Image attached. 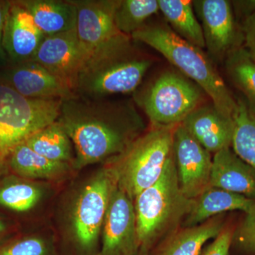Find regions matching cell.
I'll return each instance as SVG.
<instances>
[{"instance_id":"cell-1","label":"cell","mask_w":255,"mask_h":255,"mask_svg":"<svg viewBox=\"0 0 255 255\" xmlns=\"http://www.w3.org/2000/svg\"><path fill=\"white\" fill-rule=\"evenodd\" d=\"M58 122L73 142L78 168L114 157L134 140L133 107L75 95L63 100Z\"/></svg>"},{"instance_id":"cell-2","label":"cell","mask_w":255,"mask_h":255,"mask_svg":"<svg viewBox=\"0 0 255 255\" xmlns=\"http://www.w3.org/2000/svg\"><path fill=\"white\" fill-rule=\"evenodd\" d=\"M131 40L121 35L92 53L79 74L75 94L102 99L136 90L152 63L133 54Z\"/></svg>"},{"instance_id":"cell-3","label":"cell","mask_w":255,"mask_h":255,"mask_svg":"<svg viewBox=\"0 0 255 255\" xmlns=\"http://www.w3.org/2000/svg\"><path fill=\"white\" fill-rule=\"evenodd\" d=\"M131 38L160 53L187 78L195 82L221 113L233 118L237 102L203 49L183 39L170 27L163 25H145L134 32Z\"/></svg>"},{"instance_id":"cell-4","label":"cell","mask_w":255,"mask_h":255,"mask_svg":"<svg viewBox=\"0 0 255 255\" xmlns=\"http://www.w3.org/2000/svg\"><path fill=\"white\" fill-rule=\"evenodd\" d=\"M133 201L140 249L150 251L179 228L190 213L194 199L187 197L179 187L174 154L157 182Z\"/></svg>"},{"instance_id":"cell-5","label":"cell","mask_w":255,"mask_h":255,"mask_svg":"<svg viewBox=\"0 0 255 255\" xmlns=\"http://www.w3.org/2000/svg\"><path fill=\"white\" fill-rule=\"evenodd\" d=\"M177 126L152 125L150 130L135 137L123 152L111 158L108 167L117 185L132 200L157 182L173 155Z\"/></svg>"},{"instance_id":"cell-6","label":"cell","mask_w":255,"mask_h":255,"mask_svg":"<svg viewBox=\"0 0 255 255\" xmlns=\"http://www.w3.org/2000/svg\"><path fill=\"white\" fill-rule=\"evenodd\" d=\"M62 102L27 98L0 84V165L16 147L58 120Z\"/></svg>"},{"instance_id":"cell-7","label":"cell","mask_w":255,"mask_h":255,"mask_svg":"<svg viewBox=\"0 0 255 255\" xmlns=\"http://www.w3.org/2000/svg\"><path fill=\"white\" fill-rule=\"evenodd\" d=\"M202 90L177 74H164L142 100V107L152 125L176 126L197 107Z\"/></svg>"},{"instance_id":"cell-8","label":"cell","mask_w":255,"mask_h":255,"mask_svg":"<svg viewBox=\"0 0 255 255\" xmlns=\"http://www.w3.org/2000/svg\"><path fill=\"white\" fill-rule=\"evenodd\" d=\"M116 183L112 171L106 167L78 198L74 211V230L79 244L86 251H91L97 243Z\"/></svg>"},{"instance_id":"cell-9","label":"cell","mask_w":255,"mask_h":255,"mask_svg":"<svg viewBox=\"0 0 255 255\" xmlns=\"http://www.w3.org/2000/svg\"><path fill=\"white\" fill-rule=\"evenodd\" d=\"M102 247L99 255H137V237L134 201L116 183L103 224Z\"/></svg>"},{"instance_id":"cell-10","label":"cell","mask_w":255,"mask_h":255,"mask_svg":"<svg viewBox=\"0 0 255 255\" xmlns=\"http://www.w3.org/2000/svg\"><path fill=\"white\" fill-rule=\"evenodd\" d=\"M174 156L178 181L183 194L195 199L210 187L213 158L182 124L174 132Z\"/></svg>"},{"instance_id":"cell-11","label":"cell","mask_w":255,"mask_h":255,"mask_svg":"<svg viewBox=\"0 0 255 255\" xmlns=\"http://www.w3.org/2000/svg\"><path fill=\"white\" fill-rule=\"evenodd\" d=\"M192 4L200 18L205 48L213 58L222 59L241 46L243 33L236 23L231 1L200 0Z\"/></svg>"},{"instance_id":"cell-12","label":"cell","mask_w":255,"mask_h":255,"mask_svg":"<svg viewBox=\"0 0 255 255\" xmlns=\"http://www.w3.org/2000/svg\"><path fill=\"white\" fill-rule=\"evenodd\" d=\"M89 57L75 28L46 37L32 61L66 82L75 91L79 74Z\"/></svg>"},{"instance_id":"cell-13","label":"cell","mask_w":255,"mask_h":255,"mask_svg":"<svg viewBox=\"0 0 255 255\" xmlns=\"http://www.w3.org/2000/svg\"><path fill=\"white\" fill-rule=\"evenodd\" d=\"M77 8V33L89 55L124 34L117 29L114 13L118 0H72Z\"/></svg>"},{"instance_id":"cell-14","label":"cell","mask_w":255,"mask_h":255,"mask_svg":"<svg viewBox=\"0 0 255 255\" xmlns=\"http://www.w3.org/2000/svg\"><path fill=\"white\" fill-rule=\"evenodd\" d=\"M45 38L21 1H10L1 41L7 54L20 64L32 61Z\"/></svg>"},{"instance_id":"cell-15","label":"cell","mask_w":255,"mask_h":255,"mask_svg":"<svg viewBox=\"0 0 255 255\" xmlns=\"http://www.w3.org/2000/svg\"><path fill=\"white\" fill-rule=\"evenodd\" d=\"M9 79L10 87L27 98L63 101L77 95L69 84L34 61L20 64Z\"/></svg>"},{"instance_id":"cell-16","label":"cell","mask_w":255,"mask_h":255,"mask_svg":"<svg viewBox=\"0 0 255 255\" xmlns=\"http://www.w3.org/2000/svg\"><path fill=\"white\" fill-rule=\"evenodd\" d=\"M181 124L211 153L231 147L233 118L221 113L213 104L197 107Z\"/></svg>"},{"instance_id":"cell-17","label":"cell","mask_w":255,"mask_h":255,"mask_svg":"<svg viewBox=\"0 0 255 255\" xmlns=\"http://www.w3.org/2000/svg\"><path fill=\"white\" fill-rule=\"evenodd\" d=\"M210 187L255 201V169L231 147L223 149L213 157Z\"/></svg>"},{"instance_id":"cell-18","label":"cell","mask_w":255,"mask_h":255,"mask_svg":"<svg viewBox=\"0 0 255 255\" xmlns=\"http://www.w3.org/2000/svg\"><path fill=\"white\" fill-rule=\"evenodd\" d=\"M225 226L219 215L198 226L178 228L158 243L154 255H200L206 242L217 237Z\"/></svg>"},{"instance_id":"cell-19","label":"cell","mask_w":255,"mask_h":255,"mask_svg":"<svg viewBox=\"0 0 255 255\" xmlns=\"http://www.w3.org/2000/svg\"><path fill=\"white\" fill-rule=\"evenodd\" d=\"M255 201L245 196L209 187L194 199L190 213L182 223V227H193L227 211L248 212Z\"/></svg>"},{"instance_id":"cell-20","label":"cell","mask_w":255,"mask_h":255,"mask_svg":"<svg viewBox=\"0 0 255 255\" xmlns=\"http://www.w3.org/2000/svg\"><path fill=\"white\" fill-rule=\"evenodd\" d=\"M20 1L46 37L76 28L77 8L73 1L25 0Z\"/></svg>"},{"instance_id":"cell-21","label":"cell","mask_w":255,"mask_h":255,"mask_svg":"<svg viewBox=\"0 0 255 255\" xmlns=\"http://www.w3.org/2000/svg\"><path fill=\"white\" fill-rule=\"evenodd\" d=\"M158 2L159 11L174 33L191 44L205 48L202 28L194 14L192 1L158 0Z\"/></svg>"},{"instance_id":"cell-22","label":"cell","mask_w":255,"mask_h":255,"mask_svg":"<svg viewBox=\"0 0 255 255\" xmlns=\"http://www.w3.org/2000/svg\"><path fill=\"white\" fill-rule=\"evenodd\" d=\"M8 161L14 173L20 177L51 179L63 173L68 163L55 162L37 153L25 142L11 152Z\"/></svg>"},{"instance_id":"cell-23","label":"cell","mask_w":255,"mask_h":255,"mask_svg":"<svg viewBox=\"0 0 255 255\" xmlns=\"http://www.w3.org/2000/svg\"><path fill=\"white\" fill-rule=\"evenodd\" d=\"M24 142L50 160L68 163L72 159L70 138L58 121L38 130Z\"/></svg>"},{"instance_id":"cell-24","label":"cell","mask_w":255,"mask_h":255,"mask_svg":"<svg viewBox=\"0 0 255 255\" xmlns=\"http://www.w3.org/2000/svg\"><path fill=\"white\" fill-rule=\"evenodd\" d=\"M233 122V150L255 169V112L246 101H238Z\"/></svg>"},{"instance_id":"cell-25","label":"cell","mask_w":255,"mask_h":255,"mask_svg":"<svg viewBox=\"0 0 255 255\" xmlns=\"http://www.w3.org/2000/svg\"><path fill=\"white\" fill-rule=\"evenodd\" d=\"M226 58L228 76L244 95L249 108L255 112V60L242 46L230 52Z\"/></svg>"},{"instance_id":"cell-26","label":"cell","mask_w":255,"mask_h":255,"mask_svg":"<svg viewBox=\"0 0 255 255\" xmlns=\"http://www.w3.org/2000/svg\"><path fill=\"white\" fill-rule=\"evenodd\" d=\"M159 11L158 0H118L114 21L121 33L131 37L145 26L147 18Z\"/></svg>"},{"instance_id":"cell-27","label":"cell","mask_w":255,"mask_h":255,"mask_svg":"<svg viewBox=\"0 0 255 255\" xmlns=\"http://www.w3.org/2000/svg\"><path fill=\"white\" fill-rule=\"evenodd\" d=\"M40 197L39 189L26 183H13L0 188V204L18 212L31 209Z\"/></svg>"},{"instance_id":"cell-28","label":"cell","mask_w":255,"mask_h":255,"mask_svg":"<svg viewBox=\"0 0 255 255\" xmlns=\"http://www.w3.org/2000/svg\"><path fill=\"white\" fill-rule=\"evenodd\" d=\"M243 251L255 255V204L246 213L241 224L234 231L233 242Z\"/></svg>"},{"instance_id":"cell-29","label":"cell","mask_w":255,"mask_h":255,"mask_svg":"<svg viewBox=\"0 0 255 255\" xmlns=\"http://www.w3.org/2000/svg\"><path fill=\"white\" fill-rule=\"evenodd\" d=\"M46 243L39 238H30L15 242L0 249V255H47Z\"/></svg>"},{"instance_id":"cell-30","label":"cell","mask_w":255,"mask_h":255,"mask_svg":"<svg viewBox=\"0 0 255 255\" xmlns=\"http://www.w3.org/2000/svg\"><path fill=\"white\" fill-rule=\"evenodd\" d=\"M234 230L225 226L219 236L209 245L200 255H229L233 243Z\"/></svg>"},{"instance_id":"cell-31","label":"cell","mask_w":255,"mask_h":255,"mask_svg":"<svg viewBox=\"0 0 255 255\" xmlns=\"http://www.w3.org/2000/svg\"><path fill=\"white\" fill-rule=\"evenodd\" d=\"M244 48L255 60V14L245 18L241 26Z\"/></svg>"},{"instance_id":"cell-32","label":"cell","mask_w":255,"mask_h":255,"mask_svg":"<svg viewBox=\"0 0 255 255\" xmlns=\"http://www.w3.org/2000/svg\"><path fill=\"white\" fill-rule=\"evenodd\" d=\"M236 16L245 18L255 14V0L233 1L231 2Z\"/></svg>"},{"instance_id":"cell-33","label":"cell","mask_w":255,"mask_h":255,"mask_svg":"<svg viewBox=\"0 0 255 255\" xmlns=\"http://www.w3.org/2000/svg\"><path fill=\"white\" fill-rule=\"evenodd\" d=\"M10 1H0V48H1V41H2L3 30L6 15L9 10Z\"/></svg>"},{"instance_id":"cell-34","label":"cell","mask_w":255,"mask_h":255,"mask_svg":"<svg viewBox=\"0 0 255 255\" xmlns=\"http://www.w3.org/2000/svg\"><path fill=\"white\" fill-rule=\"evenodd\" d=\"M5 231H6V226H5L4 223L0 220V236L3 234Z\"/></svg>"},{"instance_id":"cell-35","label":"cell","mask_w":255,"mask_h":255,"mask_svg":"<svg viewBox=\"0 0 255 255\" xmlns=\"http://www.w3.org/2000/svg\"><path fill=\"white\" fill-rule=\"evenodd\" d=\"M137 255H149V251L146 250L140 249Z\"/></svg>"}]
</instances>
